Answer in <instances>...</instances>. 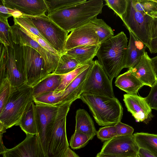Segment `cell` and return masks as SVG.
I'll return each mask as SVG.
<instances>
[{
    "label": "cell",
    "instance_id": "6da1fadb",
    "mask_svg": "<svg viewBox=\"0 0 157 157\" xmlns=\"http://www.w3.org/2000/svg\"><path fill=\"white\" fill-rule=\"evenodd\" d=\"M102 0L86 1L48 13V17L68 33L97 17L102 12Z\"/></svg>",
    "mask_w": 157,
    "mask_h": 157
},
{
    "label": "cell",
    "instance_id": "7a4b0ae2",
    "mask_svg": "<svg viewBox=\"0 0 157 157\" xmlns=\"http://www.w3.org/2000/svg\"><path fill=\"white\" fill-rule=\"evenodd\" d=\"M128 38L121 32L101 44L96 56L109 80L112 82L125 68Z\"/></svg>",
    "mask_w": 157,
    "mask_h": 157
},
{
    "label": "cell",
    "instance_id": "3957f363",
    "mask_svg": "<svg viewBox=\"0 0 157 157\" xmlns=\"http://www.w3.org/2000/svg\"><path fill=\"white\" fill-rule=\"evenodd\" d=\"M79 99L88 106L98 125H114L121 121L123 108L117 98L83 93Z\"/></svg>",
    "mask_w": 157,
    "mask_h": 157
},
{
    "label": "cell",
    "instance_id": "277c9868",
    "mask_svg": "<svg viewBox=\"0 0 157 157\" xmlns=\"http://www.w3.org/2000/svg\"><path fill=\"white\" fill-rule=\"evenodd\" d=\"M14 55L29 86L33 87L51 75L43 58L33 48L14 44Z\"/></svg>",
    "mask_w": 157,
    "mask_h": 157
},
{
    "label": "cell",
    "instance_id": "5b68a950",
    "mask_svg": "<svg viewBox=\"0 0 157 157\" xmlns=\"http://www.w3.org/2000/svg\"><path fill=\"white\" fill-rule=\"evenodd\" d=\"M33 101V88L25 83L11 90L9 97L0 113V123L6 129L17 126L29 103Z\"/></svg>",
    "mask_w": 157,
    "mask_h": 157
},
{
    "label": "cell",
    "instance_id": "8992f818",
    "mask_svg": "<svg viewBox=\"0 0 157 157\" xmlns=\"http://www.w3.org/2000/svg\"><path fill=\"white\" fill-rule=\"evenodd\" d=\"M73 102L59 105L53 127L47 143L46 157H63L69 147L66 134V121Z\"/></svg>",
    "mask_w": 157,
    "mask_h": 157
},
{
    "label": "cell",
    "instance_id": "52a82bcc",
    "mask_svg": "<svg viewBox=\"0 0 157 157\" xmlns=\"http://www.w3.org/2000/svg\"><path fill=\"white\" fill-rule=\"evenodd\" d=\"M127 1L126 11L121 18L129 31L149 50L151 40L150 26L153 17L137 10L133 6L132 0Z\"/></svg>",
    "mask_w": 157,
    "mask_h": 157
},
{
    "label": "cell",
    "instance_id": "ba28073f",
    "mask_svg": "<svg viewBox=\"0 0 157 157\" xmlns=\"http://www.w3.org/2000/svg\"><path fill=\"white\" fill-rule=\"evenodd\" d=\"M25 15L30 19L46 42L59 55L66 52L65 46L68 36L67 32L60 27L45 14L36 16Z\"/></svg>",
    "mask_w": 157,
    "mask_h": 157
},
{
    "label": "cell",
    "instance_id": "9c48e42d",
    "mask_svg": "<svg viewBox=\"0 0 157 157\" xmlns=\"http://www.w3.org/2000/svg\"><path fill=\"white\" fill-rule=\"evenodd\" d=\"M98 95L115 98L112 82L98 60L94 61L83 87L82 93Z\"/></svg>",
    "mask_w": 157,
    "mask_h": 157
},
{
    "label": "cell",
    "instance_id": "30bf717a",
    "mask_svg": "<svg viewBox=\"0 0 157 157\" xmlns=\"http://www.w3.org/2000/svg\"><path fill=\"white\" fill-rule=\"evenodd\" d=\"M0 43V75L6 74L11 90L17 89L26 83L23 72L15 59L14 48Z\"/></svg>",
    "mask_w": 157,
    "mask_h": 157
},
{
    "label": "cell",
    "instance_id": "8fae6325",
    "mask_svg": "<svg viewBox=\"0 0 157 157\" xmlns=\"http://www.w3.org/2000/svg\"><path fill=\"white\" fill-rule=\"evenodd\" d=\"M9 31L15 44L28 46L36 50L44 59L49 73L51 74L54 72L61 55L53 54L45 49L24 33L17 24L10 26Z\"/></svg>",
    "mask_w": 157,
    "mask_h": 157
},
{
    "label": "cell",
    "instance_id": "7c38bea8",
    "mask_svg": "<svg viewBox=\"0 0 157 157\" xmlns=\"http://www.w3.org/2000/svg\"><path fill=\"white\" fill-rule=\"evenodd\" d=\"M35 104L37 135L45 154L47 141L53 127L59 105L51 106Z\"/></svg>",
    "mask_w": 157,
    "mask_h": 157
},
{
    "label": "cell",
    "instance_id": "4fadbf2b",
    "mask_svg": "<svg viewBox=\"0 0 157 157\" xmlns=\"http://www.w3.org/2000/svg\"><path fill=\"white\" fill-rule=\"evenodd\" d=\"M139 149L133 134L117 136L105 141L98 153L118 157H133L138 156Z\"/></svg>",
    "mask_w": 157,
    "mask_h": 157
},
{
    "label": "cell",
    "instance_id": "5bb4252c",
    "mask_svg": "<svg viewBox=\"0 0 157 157\" xmlns=\"http://www.w3.org/2000/svg\"><path fill=\"white\" fill-rule=\"evenodd\" d=\"M1 154L3 157H46L37 135H27L23 141Z\"/></svg>",
    "mask_w": 157,
    "mask_h": 157
},
{
    "label": "cell",
    "instance_id": "9a60e30c",
    "mask_svg": "<svg viewBox=\"0 0 157 157\" xmlns=\"http://www.w3.org/2000/svg\"><path fill=\"white\" fill-rule=\"evenodd\" d=\"M100 44L99 39L92 24L89 22L71 32L65 46L67 51L82 46Z\"/></svg>",
    "mask_w": 157,
    "mask_h": 157
},
{
    "label": "cell",
    "instance_id": "2e32d148",
    "mask_svg": "<svg viewBox=\"0 0 157 157\" xmlns=\"http://www.w3.org/2000/svg\"><path fill=\"white\" fill-rule=\"evenodd\" d=\"M0 1L5 6L18 10L25 15L39 16L48 12L45 0H0Z\"/></svg>",
    "mask_w": 157,
    "mask_h": 157
},
{
    "label": "cell",
    "instance_id": "e0dca14e",
    "mask_svg": "<svg viewBox=\"0 0 157 157\" xmlns=\"http://www.w3.org/2000/svg\"><path fill=\"white\" fill-rule=\"evenodd\" d=\"M123 101L128 111L137 122L147 120L151 113V109L145 98L137 95L124 94Z\"/></svg>",
    "mask_w": 157,
    "mask_h": 157
},
{
    "label": "cell",
    "instance_id": "ac0fdd59",
    "mask_svg": "<svg viewBox=\"0 0 157 157\" xmlns=\"http://www.w3.org/2000/svg\"><path fill=\"white\" fill-rule=\"evenodd\" d=\"M131 70L144 85L152 87L157 83V78L153 69L151 58L146 52L138 63Z\"/></svg>",
    "mask_w": 157,
    "mask_h": 157
},
{
    "label": "cell",
    "instance_id": "d6986e66",
    "mask_svg": "<svg viewBox=\"0 0 157 157\" xmlns=\"http://www.w3.org/2000/svg\"><path fill=\"white\" fill-rule=\"evenodd\" d=\"M94 61L93 60L89 67L78 75L63 91V96L59 105L73 102L79 98L82 94L84 84L91 70Z\"/></svg>",
    "mask_w": 157,
    "mask_h": 157
},
{
    "label": "cell",
    "instance_id": "ffe728a7",
    "mask_svg": "<svg viewBox=\"0 0 157 157\" xmlns=\"http://www.w3.org/2000/svg\"><path fill=\"white\" fill-rule=\"evenodd\" d=\"M130 38L128 45L125 68L131 69L139 62L146 52V46L129 31Z\"/></svg>",
    "mask_w": 157,
    "mask_h": 157
},
{
    "label": "cell",
    "instance_id": "44dd1931",
    "mask_svg": "<svg viewBox=\"0 0 157 157\" xmlns=\"http://www.w3.org/2000/svg\"><path fill=\"white\" fill-rule=\"evenodd\" d=\"M115 85L128 94L137 95L138 90L144 85L131 70L119 75L116 78Z\"/></svg>",
    "mask_w": 157,
    "mask_h": 157
},
{
    "label": "cell",
    "instance_id": "7402d4cb",
    "mask_svg": "<svg viewBox=\"0 0 157 157\" xmlns=\"http://www.w3.org/2000/svg\"><path fill=\"white\" fill-rule=\"evenodd\" d=\"M31 101L25 110L17 126H19L26 135L37 134L35 105Z\"/></svg>",
    "mask_w": 157,
    "mask_h": 157
},
{
    "label": "cell",
    "instance_id": "603a6c76",
    "mask_svg": "<svg viewBox=\"0 0 157 157\" xmlns=\"http://www.w3.org/2000/svg\"><path fill=\"white\" fill-rule=\"evenodd\" d=\"M75 131L86 134L92 140L96 135L97 131L94 122L87 112L79 109L76 112Z\"/></svg>",
    "mask_w": 157,
    "mask_h": 157
},
{
    "label": "cell",
    "instance_id": "cb8c5ba5",
    "mask_svg": "<svg viewBox=\"0 0 157 157\" xmlns=\"http://www.w3.org/2000/svg\"><path fill=\"white\" fill-rule=\"evenodd\" d=\"M100 45L79 46L67 51L65 53L75 58L81 65L93 60L96 56Z\"/></svg>",
    "mask_w": 157,
    "mask_h": 157
},
{
    "label": "cell",
    "instance_id": "d4e9b609",
    "mask_svg": "<svg viewBox=\"0 0 157 157\" xmlns=\"http://www.w3.org/2000/svg\"><path fill=\"white\" fill-rule=\"evenodd\" d=\"M61 81L60 75L51 74L32 88L33 98L46 93L55 91Z\"/></svg>",
    "mask_w": 157,
    "mask_h": 157
},
{
    "label": "cell",
    "instance_id": "484cf974",
    "mask_svg": "<svg viewBox=\"0 0 157 157\" xmlns=\"http://www.w3.org/2000/svg\"><path fill=\"white\" fill-rule=\"evenodd\" d=\"M139 148L144 149L157 157V134L144 132L133 134Z\"/></svg>",
    "mask_w": 157,
    "mask_h": 157
},
{
    "label": "cell",
    "instance_id": "4316f807",
    "mask_svg": "<svg viewBox=\"0 0 157 157\" xmlns=\"http://www.w3.org/2000/svg\"><path fill=\"white\" fill-rule=\"evenodd\" d=\"M80 65L75 58L65 53L61 55L56 68L52 74L58 75L65 74L74 70Z\"/></svg>",
    "mask_w": 157,
    "mask_h": 157
},
{
    "label": "cell",
    "instance_id": "83f0119b",
    "mask_svg": "<svg viewBox=\"0 0 157 157\" xmlns=\"http://www.w3.org/2000/svg\"><path fill=\"white\" fill-rule=\"evenodd\" d=\"M90 22L93 25L98 36L100 44L114 36L112 29L103 20L96 17Z\"/></svg>",
    "mask_w": 157,
    "mask_h": 157
},
{
    "label": "cell",
    "instance_id": "f1b7e54d",
    "mask_svg": "<svg viewBox=\"0 0 157 157\" xmlns=\"http://www.w3.org/2000/svg\"><path fill=\"white\" fill-rule=\"evenodd\" d=\"M92 61L80 65L76 69L70 72L60 75L61 77V83L55 92H59L63 91L78 75L89 67Z\"/></svg>",
    "mask_w": 157,
    "mask_h": 157
},
{
    "label": "cell",
    "instance_id": "f546056e",
    "mask_svg": "<svg viewBox=\"0 0 157 157\" xmlns=\"http://www.w3.org/2000/svg\"><path fill=\"white\" fill-rule=\"evenodd\" d=\"M63 91L52 92L40 95L33 98L36 104L55 106L60 104L63 96Z\"/></svg>",
    "mask_w": 157,
    "mask_h": 157
},
{
    "label": "cell",
    "instance_id": "4dcf8cb0",
    "mask_svg": "<svg viewBox=\"0 0 157 157\" xmlns=\"http://www.w3.org/2000/svg\"><path fill=\"white\" fill-rule=\"evenodd\" d=\"M86 1V0H45L48 8V13L70 7Z\"/></svg>",
    "mask_w": 157,
    "mask_h": 157
},
{
    "label": "cell",
    "instance_id": "1f68e13d",
    "mask_svg": "<svg viewBox=\"0 0 157 157\" xmlns=\"http://www.w3.org/2000/svg\"><path fill=\"white\" fill-rule=\"evenodd\" d=\"M135 8L142 13L151 15V13L157 12V2L154 0H132Z\"/></svg>",
    "mask_w": 157,
    "mask_h": 157
},
{
    "label": "cell",
    "instance_id": "d6a6232c",
    "mask_svg": "<svg viewBox=\"0 0 157 157\" xmlns=\"http://www.w3.org/2000/svg\"><path fill=\"white\" fill-rule=\"evenodd\" d=\"M10 27L7 19H0V43L14 48V44L9 31Z\"/></svg>",
    "mask_w": 157,
    "mask_h": 157
},
{
    "label": "cell",
    "instance_id": "836d02e7",
    "mask_svg": "<svg viewBox=\"0 0 157 157\" xmlns=\"http://www.w3.org/2000/svg\"><path fill=\"white\" fill-rule=\"evenodd\" d=\"M91 140L88 135L75 131L69 141L70 145L73 149H79L85 146L89 141Z\"/></svg>",
    "mask_w": 157,
    "mask_h": 157
},
{
    "label": "cell",
    "instance_id": "e575fe53",
    "mask_svg": "<svg viewBox=\"0 0 157 157\" xmlns=\"http://www.w3.org/2000/svg\"><path fill=\"white\" fill-rule=\"evenodd\" d=\"M13 21L14 24L24 27L47 42L45 38L36 27L30 19L25 15L23 14V15L21 17L17 18H13Z\"/></svg>",
    "mask_w": 157,
    "mask_h": 157
},
{
    "label": "cell",
    "instance_id": "d590c367",
    "mask_svg": "<svg viewBox=\"0 0 157 157\" xmlns=\"http://www.w3.org/2000/svg\"><path fill=\"white\" fill-rule=\"evenodd\" d=\"M0 113L2 110L11 93V86L7 78L0 81Z\"/></svg>",
    "mask_w": 157,
    "mask_h": 157
},
{
    "label": "cell",
    "instance_id": "8d00e7d4",
    "mask_svg": "<svg viewBox=\"0 0 157 157\" xmlns=\"http://www.w3.org/2000/svg\"><path fill=\"white\" fill-rule=\"evenodd\" d=\"M105 5L112 9L121 18L125 13L127 6V0H105Z\"/></svg>",
    "mask_w": 157,
    "mask_h": 157
},
{
    "label": "cell",
    "instance_id": "74e56055",
    "mask_svg": "<svg viewBox=\"0 0 157 157\" xmlns=\"http://www.w3.org/2000/svg\"><path fill=\"white\" fill-rule=\"evenodd\" d=\"M97 137L102 142L106 141L117 136L115 126H105L97 131Z\"/></svg>",
    "mask_w": 157,
    "mask_h": 157
},
{
    "label": "cell",
    "instance_id": "f35d334b",
    "mask_svg": "<svg viewBox=\"0 0 157 157\" xmlns=\"http://www.w3.org/2000/svg\"><path fill=\"white\" fill-rule=\"evenodd\" d=\"M18 25L19 26L21 29L24 33L33 40L37 42L40 45L45 49L53 54L57 55H60L56 51L44 40L38 36L33 34L26 29L24 27L19 25Z\"/></svg>",
    "mask_w": 157,
    "mask_h": 157
},
{
    "label": "cell",
    "instance_id": "ab89813d",
    "mask_svg": "<svg viewBox=\"0 0 157 157\" xmlns=\"http://www.w3.org/2000/svg\"><path fill=\"white\" fill-rule=\"evenodd\" d=\"M145 98L150 108L157 111V83L151 87L149 93Z\"/></svg>",
    "mask_w": 157,
    "mask_h": 157
},
{
    "label": "cell",
    "instance_id": "60d3db41",
    "mask_svg": "<svg viewBox=\"0 0 157 157\" xmlns=\"http://www.w3.org/2000/svg\"><path fill=\"white\" fill-rule=\"evenodd\" d=\"M117 136H127L133 135L134 129L131 126L120 121L114 125Z\"/></svg>",
    "mask_w": 157,
    "mask_h": 157
},
{
    "label": "cell",
    "instance_id": "b9f144b4",
    "mask_svg": "<svg viewBox=\"0 0 157 157\" xmlns=\"http://www.w3.org/2000/svg\"><path fill=\"white\" fill-rule=\"evenodd\" d=\"M14 10L5 6L1 2L0 3V19H7L12 16L11 13Z\"/></svg>",
    "mask_w": 157,
    "mask_h": 157
},
{
    "label": "cell",
    "instance_id": "7bdbcfd3",
    "mask_svg": "<svg viewBox=\"0 0 157 157\" xmlns=\"http://www.w3.org/2000/svg\"><path fill=\"white\" fill-rule=\"evenodd\" d=\"M150 32L151 40L157 37V18L153 17L150 24Z\"/></svg>",
    "mask_w": 157,
    "mask_h": 157
},
{
    "label": "cell",
    "instance_id": "ee69618b",
    "mask_svg": "<svg viewBox=\"0 0 157 157\" xmlns=\"http://www.w3.org/2000/svg\"><path fill=\"white\" fill-rule=\"evenodd\" d=\"M149 50L151 53H157V37L151 39Z\"/></svg>",
    "mask_w": 157,
    "mask_h": 157
},
{
    "label": "cell",
    "instance_id": "f6af8a7d",
    "mask_svg": "<svg viewBox=\"0 0 157 157\" xmlns=\"http://www.w3.org/2000/svg\"><path fill=\"white\" fill-rule=\"evenodd\" d=\"M137 155L138 157H156L147 151L142 148H139Z\"/></svg>",
    "mask_w": 157,
    "mask_h": 157
},
{
    "label": "cell",
    "instance_id": "bcb514c9",
    "mask_svg": "<svg viewBox=\"0 0 157 157\" xmlns=\"http://www.w3.org/2000/svg\"><path fill=\"white\" fill-rule=\"evenodd\" d=\"M63 157H80L69 147Z\"/></svg>",
    "mask_w": 157,
    "mask_h": 157
},
{
    "label": "cell",
    "instance_id": "7dc6e473",
    "mask_svg": "<svg viewBox=\"0 0 157 157\" xmlns=\"http://www.w3.org/2000/svg\"><path fill=\"white\" fill-rule=\"evenodd\" d=\"M151 63L157 78V56L151 58Z\"/></svg>",
    "mask_w": 157,
    "mask_h": 157
},
{
    "label": "cell",
    "instance_id": "c3c4849f",
    "mask_svg": "<svg viewBox=\"0 0 157 157\" xmlns=\"http://www.w3.org/2000/svg\"><path fill=\"white\" fill-rule=\"evenodd\" d=\"M13 18H17L21 17L23 15V14L20 11L14 10L11 13Z\"/></svg>",
    "mask_w": 157,
    "mask_h": 157
},
{
    "label": "cell",
    "instance_id": "681fc988",
    "mask_svg": "<svg viewBox=\"0 0 157 157\" xmlns=\"http://www.w3.org/2000/svg\"><path fill=\"white\" fill-rule=\"evenodd\" d=\"M2 134H0V154H1L4 151L7 149L4 146L2 141Z\"/></svg>",
    "mask_w": 157,
    "mask_h": 157
},
{
    "label": "cell",
    "instance_id": "f907efd6",
    "mask_svg": "<svg viewBox=\"0 0 157 157\" xmlns=\"http://www.w3.org/2000/svg\"><path fill=\"white\" fill-rule=\"evenodd\" d=\"M6 128L1 123H0V134H3L6 132Z\"/></svg>",
    "mask_w": 157,
    "mask_h": 157
},
{
    "label": "cell",
    "instance_id": "816d5d0a",
    "mask_svg": "<svg viewBox=\"0 0 157 157\" xmlns=\"http://www.w3.org/2000/svg\"><path fill=\"white\" fill-rule=\"evenodd\" d=\"M151 15L153 17L157 18V12H153L151 13Z\"/></svg>",
    "mask_w": 157,
    "mask_h": 157
},
{
    "label": "cell",
    "instance_id": "f5cc1de1",
    "mask_svg": "<svg viewBox=\"0 0 157 157\" xmlns=\"http://www.w3.org/2000/svg\"><path fill=\"white\" fill-rule=\"evenodd\" d=\"M155 2H157V0H154Z\"/></svg>",
    "mask_w": 157,
    "mask_h": 157
},
{
    "label": "cell",
    "instance_id": "db71d44e",
    "mask_svg": "<svg viewBox=\"0 0 157 157\" xmlns=\"http://www.w3.org/2000/svg\"></svg>",
    "mask_w": 157,
    "mask_h": 157
}]
</instances>
